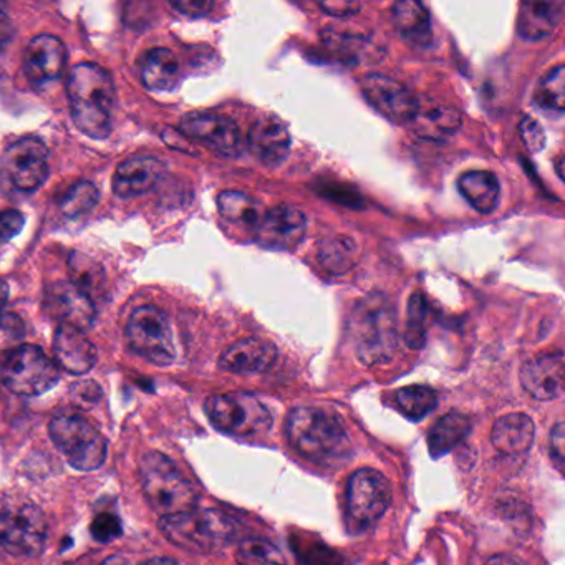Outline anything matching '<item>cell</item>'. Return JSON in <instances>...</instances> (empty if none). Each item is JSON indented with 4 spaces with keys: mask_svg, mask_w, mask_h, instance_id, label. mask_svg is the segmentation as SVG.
Here are the masks:
<instances>
[{
    "mask_svg": "<svg viewBox=\"0 0 565 565\" xmlns=\"http://www.w3.org/2000/svg\"><path fill=\"white\" fill-rule=\"evenodd\" d=\"M356 259V244L352 237L335 236L323 241L319 247V260L327 273L345 274L352 269Z\"/></svg>",
    "mask_w": 565,
    "mask_h": 565,
    "instance_id": "1f68e13d",
    "label": "cell"
},
{
    "mask_svg": "<svg viewBox=\"0 0 565 565\" xmlns=\"http://www.w3.org/2000/svg\"><path fill=\"white\" fill-rule=\"evenodd\" d=\"M67 92L72 118L78 130L95 140L107 138L111 134L117 100L108 72L90 62L78 64L68 75Z\"/></svg>",
    "mask_w": 565,
    "mask_h": 565,
    "instance_id": "7a4b0ae2",
    "label": "cell"
},
{
    "mask_svg": "<svg viewBox=\"0 0 565 565\" xmlns=\"http://www.w3.org/2000/svg\"><path fill=\"white\" fill-rule=\"evenodd\" d=\"M392 486L375 469H359L347 484L345 522L353 534L369 531L388 511Z\"/></svg>",
    "mask_w": 565,
    "mask_h": 565,
    "instance_id": "ba28073f",
    "label": "cell"
},
{
    "mask_svg": "<svg viewBox=\"0 0 565 565\" xmlns=\"http://www.w3.org/2000/svg\"><path fill=\"white\" fill-rule=\"evenodd\" d=\"M130 349L148 362L168 366L177 359L173 330L163 310L154 306H141L134 310L127 323Z\"/></svg>",
    "mask_w": 565,
    "mask_h": 565,
    "instance_id": "9c48e42d",
    "label": "cell"
},
{
    "mask_svg": "<svg viewBox=\"0 0 565 565\" xmlns=\"http://www.w3.org/2000/svg\"><path fill=\"white\" fill-rule=\"evenodd\" d=\"M319 8L326 14L333 15V18H349V15H355L362 9V4L360 2L340 0V2H320Z\"/></svg>",
    "mask_w": 565,
    "mask_h": 565,
    "instance_id": "f6af8a7d",
    "label": "cell"
},
{
    "mask_svg": "<svg viewBox=\"0 0 565 565\" xmlns=\"http://www.w3.org/2000/svg\"><path fill=\"white\" fill-rule=\"evenodd\" d=\"M25 217L21 211H0V241H9L18 236L24 227Z\"/></svg>",
    "mask_w": 565,
    "mask_h": 565,
    "instance_id": "b9f144b4",
    "label": "cell"
},
{
    "mask_svg": "<svg viewBox=\"0 0 565 565\" xmlns=\"http://www.w3.org/2000/svg\"><path fill=\"white\" fill-rule=\"evenodd\" d=\"M551 459L558 472H564L565 465V426L558 422L552 428L551 435Z\"/></svg>",
    "mask_w": 565,
    "mask_h": 565,
    "instance_id": "7bdbcfd3",
    "label": "cell"
},
{
    "mask_svg": "<svg viewBox=\"0 0 565 565\" xmlns=\"http://www.w3.org/2000/svg\"><path fill=\"white\" fill-rule=\"evenodd\" d=\"M98 198H100V193H98V188L94 183H90V181H78L65 194L64 201L61 204L62 213L68 217L84 216V214L90 213L97 206Z\"/></svg>",
    "mask_w": 565,
    "mask_h": 565,
    "instance_id": "8d00e7d4",
    "label": "cell"
},
{
    "mask_svg": "<svg viewBox=\"0 0 565 565\" xmlns=\"http://www.w3.org/2000/svg\"><path fill=\"white\" fill-rule=\"evenodd\" d=\"M121 531L124 529H121L120 519L117 515L108 514V512L97 515L92 522V535H94L95 541L104 542V544L120 537Z\"/></svg>",
    "mask_w": 565,
    "mask_h": 565,
    "instance_id": "ab89813d",
    "label": "cell"
},
{
    "mask_svg": "<svg viewBox=\"0 0 565 565\" xmlns=\"http://www.w3.org/2000/svg\"><path fill=\"white\" fill-rule=\"evenodd\" d=\"M52 441L77 471H95L107 459L108 443L105 436L77 413H62L49 425Z\"/></svg>",
    "mask_w": 565,
    "mask_h": 565,
    "instance_id": "8992f818",
    "label": "cell"
},
{
    "mask_svg": "<svg viewBox=\"0 0 565 565\" xmlns=\"http://www.w3.org/2000/svg\"><path fill=\"white\" fill-rule=\"evenodd\" d=\"M412 124L422 137L438 140L455 135L461 128L462 120L461 114L449 105H429L426 108L419 105L418 114Z\"/></svg>",
    "mask_w": 565,
    "mask_h": 565,
    "instance_id": "f546056e",
    "label": "cell"
},
{
    "mask_svg": "<svg viewBox=\"0 0 565 565\" xmlns=\"http://www.w3.org/2000/svg\"><path fill=\"white\" fill-rule=\"evenodd\" d=\"M67 49L54 35H39L25 49L24 71L31 84L42 87L58 81L67 67Z\"/></svg>",
    "mask_w": 565,
    "mask_h": 565,
    "instance_id": "ac0fdd59",
    "label": "cell"
},
{
    "mask_svg": "<svg viewBox=\"0 0 565 565\" xmlns=\"http://www.w3.org/2000/svg\"><path fill=\"white\" fill-rule=\"evenodd\" d=\"M141 565H178V562L168 557H154L150 558V561L143 562Z\"/></svg>",
    "mask_w": 565,
    "mask_h": 565,
    "instance_id": "7dc6e473",
    "label": "cell"
},
{
    "mask_svg": "<svg viewBox=\"0 0 565 565\" xmlns=\"http://www.w3.org/2000/svg\"><path fill=\"white\" fill-rule=\"evenodd\" d=\"M395 403L406 418L418 422L435 409L438 395L431 386L409 385L395 393Z\"/></svg>",
    "mask_w": 565,
    "mask_h": 565,
    "instance_id": "d6a6232c",
    "label": "cell"
},
{
    "mask_svg": "<svg viewBox=\"0 0 565 565\" xmlns=\"http://www.w3.org/2000/svg\"><path fill=\"white\" fill-rule=\"evenodd\" d=\"M322 41L326 47L333 54L340 55L342 61L353 62V64L379 61L376 45L369 38L356 32L330 28L323 31Z\"/></svg>",
    "mask_w": 565,
    "mask_h": 565,
    "instance_id": "f1b7e54d",
    "label": "cell"
},
{
    "mask_svg": "<svg viewBox=\"0 0 565 565\" xmlns=\"http://www.w3.org/2000/svg\"><path fill=\"white\" fill-rule=\"evenodd\" d=\"M276 360L274 343L263 339H243L221 355L220 369L237 375H254L273 369Z\"/></svg>",
    "mask_w": 565,
    "mask_h": 565,
    "instance_id": "ffe728a7",
    "label": "cell"
},
{
    "mask_svg": "<svg viewBox=\"0 0 565 565\" xmlns=\"http://www.w3.org/2000/svg\"><path fill=\"white\" fill-rule=\"evenodd\" d=\"M61 379L58 365L35 345H21L9 353L2 365V380L15 395L39 396L54 388Z\"/></svg>",
    "mask_w": 565,
    "mask_h": 565,
    "instance_id": "8fae6325",
    "label": "cell"
},
{
    "mask_svg": "<svg viewBox=\"0 0 565 565\" xmlns=\"http://www.w3.org/2000/svg\"><path fill=\"white\" fill-rule=\"evenodd\" d=\"M164 164L157 158H131L124 161L114 174V193L121 200L141 196L153 190L163 178Z\"/></svg>",
    "mask_w": 565,
    "mask_h": 565,
    "instance_id": "44dd1931",
    "label": "cell"
},
{
    "mask_svg": "<svg viewBox=\"0 0 565 565\" xmlns=\"http://www.w3.org/2000/svg\"><path fill=\"white\" fill-rule=\"evenodd\" d=\"M44 309L49 316L58 320L61 326L72 327L81 332L92 329L97 317L92 297L71 280H61L47 287L44 294Z\"/></svg>",
    "mask_w": 565,
    "mask_h": 565,
    "instance_id": "9a60e30c",
    "label": "cell"
},
{
    "mask_svg": "<svg viewBox=\"0 0 565 565\" xmlns=\"http://www.w3.org/2000/svg\"><path fill=\"white\" fill-rule=\"evenodd\" d=\"M535 429L531 416L525 413H511L502 416L491 429V441L498 451L515 456L531 449Z\"/></svg>",
    "mask_w": 565,
    "mask_h": 565,
    "instance_id": "cb8c5ba5",
    "label": "cell"
},
{
    "mask_svg": "<svg viewBox=\"0 0 565 565\" xmlns=\"http://www.w3.org/2000/svg\"><path fill=\"white\" fill-rule=\"evenodd\" d=\"M246 147L267 168L280 167L289 157V128L279 117L264 115L250 127Z\"/></svg>",
    "mask_w": 565,
    "mask_h": 565,
    "instance_id": "d6986e66",
    "label": "cell"
},
{
    "mask_svg": "<svg viewBox=\"0 0 565 565\" xmlns=\"http://www.w3.org/2000/svg\"><path fill=\"white\" fill-rule=\"evenodd\" d=\"M164 537L190 552H216L236 539L239 525L230 514L216 509H193L160 519Z\"/></svg>",
    "mask_w": 565,
    "mask_h": 565,
    "instance_id": "277c9868",
    "label": "cell"
},
{
    "mask_svg": "<svg viewBox=\"0 0 565 565\" xmlns=\"http://www.w3.org/2000/svg\"><path fill=\"white\" fill-rule=\"evenodd\" d=\"M47 178L49 151L41 138H22L2 154L0 181L15 193H34Z\"/></svg>",
    "mask_w": 565,
    "mask_h": 565,
    "instance_id": "7c38bea8",
    "label": "cell"
},
{
    "mask_svg": "<svg viewBox=\"0 0 565 565\" xmlns=\"http://www.w3.org/2000/svg\"><path fill=\"white\" fill-rule=\"evenodd\" d=\"M9 299V286L4 280H0V307H4Z\"/></svg>",
    "mask_w": 565,
    "mask_h": 565,
    "instance_id": "c3c4849f",
    "label": "cell"
},
{
    "mask_svg": "<svg viewBox=\"0 0 565 565\" xmlns=\"http://www.w3.org/2000/svg\"><path fill=\"white\" fill-rule=\"evenodd\" d=\"M356 356L363 365H385L398 349V322L388 297L372 294L356 303L350 317Z\"/></svg>",
    "mask_w": 565,
    "mask_h": 565,
    "instance_id": "3957f363",
    "label": "cell"
},
{
    "mask_svg": "<svg viewBox=\"0 0 565 565\" xmlns=\"http://www.w3.org/2000/svg\"><path fill=\"white\" fill-rule=\"evenodd\" d=\"M458 190L469 206L475 207L479 214H492L498 210L501 184L491 171L475 170L461 174Z\"/></svg>",
    "mask_w": 565,
    "mask_h": 565,
    "instance_id": "4316f807",
    "label": "cell"
},
{
    "mask_svg": "<svg viewBox=\"0 0 565 565\" xmlns=\"http://www.w3.org/2000/svg\"><path fill=\"white\" fill-rule=\"evenodd\" d=\"M519 134L531 153H539L545 147L544 128L532 117H524L519 124Z\"/></svg>",
    "mask_w": 565,
    "mask_h": 565,
    "instance_id": "60d3db41",
    "label": "cell"
},
{
    "mask_svg": "<svg viewBox=\"0 0 565 565\" xmlns=\"http://www.w3.org/2000/svg\"><path fill=\"white\" fill-rule=\"evenodd\" d=\"M12 35H14V28H12L11 19H9L6 9L0 6V54L8 47Z\"/></svg>",
    "mask_w": 565,
    "mask_h": 565,
    "instance_id": "bcb514c9",
    "label": "cell"
},
{
    "mask_svg": "<svg viewBox=\"0 0 565 565\" xmlns=\"http://www.w3.org/2000/svg\"><path fill=\"white\" fill-rule=\"evenodd\" d=\"M564 2H522L518 15V32L525 41L548 38L564 18Z\"/></svg>",
    "mask_w": 565,
    "mask_h": 565,
    "instance_id": "603a6c76",
    "label": "cell"
},
{
    "mask_svg": "<svg viewBox=\"0 0 565 565\" xmlns=\"http://www.w3.org/2000/svg\"><path fill=\"white\" fill-rule=\"evenodd\" d=\"M173 9L181 14L190 15V18H203L213 11V2H204V0H181V2H171Z\"/></svg>",
    "mask_w": 565,
    "mask_h": 565,
    "instance_id": "ee69618b",
    "label": "cell"
},
{
    "mask_svg": "<svg viewBox=\"0 0 565 565\" xmlns=\"http://www.w3.org/2000/svg\"><path fill=\"white\" fill-rule=\"evenodd\" d=\"M534 104L545 111L562 114L565 108V67L557 65L551 68L539 81L534 92Z\"/></svg>",
    "mask_w": 565,
    "mask_h": 565,
    "instance_id": "836d02e7",
    "label": "cell"
},
{
    "mask_svg": "<svg viewBox=\"0 0 565 565\" xmlns=\"http://www.w3.org/2000/svg\"><path fill=\"white\" fill-rule=\"evenodd\" d=\"M236 561L239 565H287L279 547L263 537L244 539L237 547Z\"/></svg>",
    "mask_w": 565,
    "mask_h": 565,
    "instance_id": "e575fe53",
    "label": "cell"
},
{
    "mask_svg": "<svg viewBox=\"0 0 565 565\" xmlns=\"http://www.w3.org/2000/svg\"><path fill=\"white\" fill-rule=\"evenodd\" d=\"M47 521L32 502H0V547L14 555H35L44 548Z\"/></svg>",
    "mask_w": 565,
    "mask_h": 565,
    "instance_id": "30bf717a",
    "label": "cell"
},
{
    "mask_svg": "<svg viewBox=\"0 0 565 565\" xmlns=\"http://www.w3.org/2000/svg\"><path fill=\"white\" fill-rule=\"evenodd\" d=\"M307 233V217L299 207L279 204L264 211L254 230L257 243L267 249L294 250Z\"/></svg>",
    "mask_w": 565,
    "mask_h": 565,
    "instance_id": "2e32d148",
    "label": "cell"
},
{
    "mask_svg": "<svg viewBox=\"0 0 565 565\" xmlns=\"http://www.w3.org/2000/svg\"><path fill=\"white\" fill-rule=\"evenodd\" d=\"M471 419L462 413L451 412L439 418L428 433L429 455L441 458L461 445L471 433Z\"/></svg>",
    "mask_w": 565,
    "mask_h": 565,
    "instance_id": "83f0119b",
    "label": "cell"
},
{
    "mask_svg": "<svg viewBox=\"0 0 565 565\" xmlns=\"http://www.w3.org/2000/svg\"><path fill=\"white\" fill-rule=\"evenodd\" d=\"M24 339V320L12 312H0V353L14 352Z\"/></svg>",
    "mask_w": 565,
    "mask_h": 565,
    "instance_id": "74e56055",
    "label": "cell"
},
{
    "mask_svg": "<svg viewBox=\"0 0 565 565\" xmlns=\"http://www.w3.org/2000/svg\"><path fill=\"white\" fill-rule=\"evenodd\" d=\"M97 270L95 264L88 260L87 257L72 254L71 273L74 279H72L71 282L81 287L84 292H87V289H94V287H97L98 282H100V279H97V274H95Z\"/></svg>",
    "mask_w": 565,
    "mask_h": 565,
    "instance_id": "f35d334b",
    "label": "cell"
},
{
    "mask_svg": "<svg viewBox=\"0 0 565 565\" xmlns=\"http://www.w3.org/2000/svg\"><path fill=\"white\" fill-rule=\"evenodd\" d=\"M363 97L386 120L405 125L415 120L419 100L398 81L382 74H369L360 82Z\"/></svg>",
    "mask_w": 565,
    "mask_h": 565,
    "instance_id": "5bb4252c",
    "label": "cell"
},
{
    "mask_svg": "<svg viewBox=\"0 0 565 565\" xmlns=\"http://www.w3.org/2000/svg\"><path fill=\"white\" fill-rule=\"evenodd\" d=\"M564 353L547 352L527 360L521 369V385L532 398L548 402L564 392Z\"/></svg>",
    "mask_w": 565,
    "mask_h": 565,
    "instance_id": "e0dca14e",
    "label": "cell"
},
{
    "mask_svg": "<svg viewBox=\"0 0 565 565\" xmlns=\"http://www.w3.org/2000/svg\"><path fill=\"white\" fill-rule=\"evenodd\" d=\"M428 303L425 296L416 292L409 297L406 312L405 342L409 349L418 350L426 342V322H428Z\"/></svg>",
    "mask_w": 565,
    "mask_h": 565,
    "instance_id": "d590c367",
    "label": "cell"
},
{
    "mask_svg": "<svg viewBox=\"0 0 565 565\" xmlns=\"http://www.w3.org/2000/svg\"><path fill=\"white\" fill-rule=\"evenodd\" d=\"M54 353L58 366L72 375H85L97 365L98 353L94 343L81 330L58 326L54 337Z\"/></svg>",
    "mask_w": 565,
    "mask_h": 565,
    "instance_id": "7402d4cb",
    "label": "cell"
},
{
    "mask_svg": "<svg viewBox=\"0 0 565 565\" xmlns=\"http://www.w3.org/2000/svg\"><path fill=\"white\" fill-rule=\"evenodd\" d=\"M393 24L403 39L415 47H429L433 42L431 18L428 9L415 0H399L393 4Z\"/></svg>",
    "mask_w": 565,
    "mask_h": 565,
    "instance_id": "d4e9b609",
    "label": "cell"
},
{
    "mask_svg": "<svg viewBox=\"0 0 565 565\" xmlns=\"http://www.w3.org/2000/svg\"><path fill=\"white\" fill-rule=\"evenodd\" d=\"M217 210L224 220L239 226L256 230L264 214V206L249 194L241 191H224L217 196Z\"/></svg>",
    "mask_w": 565,
    "mask_h": 565,
    "instance_id": "4dcf8cb0",
    "label": "cell"
},
{
    "mask_svg": "<svg viewBox=\"0 0 565 565\" xmlns=\"http://www.w3.org/2000/svg\"><path fill=\"white\" fill-rule=\"evenodd\" d=\"M141 78L151 92H171L180 82L181 67L177 55L163 47L148 51L141 58Z\"/></svg>",
    "mask_w": 565,
    "mask_h": 565,
    "instance_id": "484cf974",
    "label": "cell"
},
{
    "mask_svg": "<svg viewBox=\"0 0 565 565\" xmlns=\"http://www.w3.org/2000/svg\"><path fill=\"white\" fill-rule=\"evenodd\" d=\"M140 482L148 504L161 518L196 509V489L163 452L143 455L140 459Z\"/></svg>",
    "mask_w": 565,
    "mask_h": 565,
    "instance_id": "5b68a950",
    "label": "cell"
},
{
    "mask_svg": "<svg viewBox=\"0 0 565 565\" xmlns=\"http://www.w3.org/2000/svg\"><path fill=\"white\" fill-rule=\"evenodd\" d=\"M186 137L210 147L221 157L236 158L246 147L243 131L233 118L213 111H194L181 120Z\"/></svg>",
    "mask_w": 565,
    "mask_h": 565,
    "instance_id": "4fadbf2b",
    "label": "cell"
},
{
    "mask_svg": "<svg viewBox=\"0 0 565 565\" xmlns=\"http://www.w3.org/2000/svg\"><path fill=\"white\" fill-rule=\"evenodd\" d=\"M204 412L214 428L237 438L263 435L273 426L269 408L253 393L233 392L211 396Z\"/></svg>",
    "mask_w": 565,
    "mask_h": 565,
    "instance_id": "52a82bcc",
    "label": "cell"
},
{
    "mask_svg": "<svg viewBox=\"0 0 565 565\" xmlns=\"http://www.w3.org/2000/svg\"><path fill=\"white\" fill-rule=\"evenodd\" d=\"M286 435L303 458L323 468L343 465L352 456L345 426L332 413L317 406H297L287 416Z\"/></svg>",
    "mask_w": 565,
    "mask_h": 565,
    "instance_id": "6da1fadb",
    "label": "cell"
}]
</instances>
